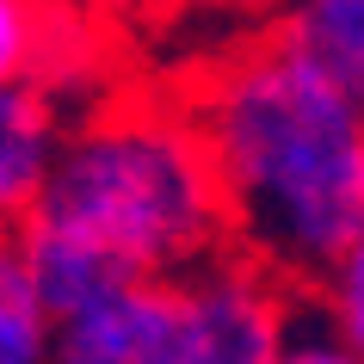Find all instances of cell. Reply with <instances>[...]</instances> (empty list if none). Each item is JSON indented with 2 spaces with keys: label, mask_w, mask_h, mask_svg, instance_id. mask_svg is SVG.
<instances>
[{
  "label": "cell",
  "mask_w": 364,
  "mask_h": 364,
  "mask_svg": "<svg viewBox=\"0 0 364 364\" xmlns=\"http://www.w3.org/2000/svg\"><path fill=\"white\" fill-rule=\"evenodd\" d=\"M210 149L229 241L296 296H321L364 235V99L272 25L173 80Z\"/></svg>",
  "instance_id": "1"
},
{
  "label": "cell",
  "mask_w": 364,
  "mask_h": 364,
  "mask_svg": "<svg viewBox=\"0 0 364 364\" xmlns=\"http://www.w3.org/2000/svg\"><path fill=\"white\" fill-rule=\"evenodd\" d=\"M25 229L75 235L136 278H192L229 259V204L179 87H112L62 130Z\"/></svg>",
  "instance_id": "2"
},
{
  "label": "cell",
  "mask_w": 364,
  "mask_h": 364,
  "mask_svg": "<svg viewBox=\"0 0 364 364\" xmlns=\"http://www.w3.org/2000/svg\"><path fill=\"white\" fill-rule=\"evenodd\" d=\"M56 364H198L192 278H130L56 321Z\"/></svg>",
  "instance_id": "3"
},
{
  "label": "cell",
  "mask_w": 364,
  "mask_h": 364,
  "mask_svg": "<svg viewBox=\"0 0 364 364\" xmlns=\"http://www.w3.org/2000/svg\"><path fill=\"white\" fill-rule=\"evenodd\" d=\"M192 296H198V364H278L290 327H296V309L309 303L241 253L192 272Z\"/></svg>",
  "instance_id": "4"
},
{
  "label": "cell",
  "mask_w": 364,
  "mask_h": 364,
  "mask_svg": "<svg viewBox=\"0 0 364 364\" xmlns=\"http://www.w3.org/2000/svg\"><path fill=\"white\" fill-rule=\"evenodd\" d=\"M105 43V19L62 13L50 0H0V87L38 80L62 99L68 80H87Z\"/></svg>",
  "instance_id": "5"
},
{
  "label": "cell",
  "mask_w": 364,
  "mask_h": 364,
  "mask_svg": "<svg viewBox=\"0 0 364 364\" xmlns=\"http://www.w3.org/2000/svg\"><path fill=\"white\" fill-rule=\"evenodd\" d=\"M68 112L38 80L0 87V235H19L43 198V179L56 167Z\"/></svg>",
  "instance_id": "6"
},
{
  "label": "cell",
  "mask_w": 364,
  "mask_h": 364,
  "mask_svg": "<svg viewBox=\"0 0 364 364\" xmlns=\"http://www.w3.org/2000/svg\"><path fill=\"white\" fill-rule=\"evenodd\" d=\"M19 241H25L31 278H38V290H43V303H50V315H56V321L80 315L87 303L112 296L117 284H130V278H136V272H124V266H117L112 253L87 247V241H75V235L19 229Z\"/></svg>",
  "instance_id": "7"
},
{
  "label": "cell",
  "mask_w": 364,
  "mask_h": 364,
  "mask_svg": "<svg viewBox=\"0 0 364 364\" xmlns=\"http://www.w3.org/2000/svg\"><path fill=\"white\" fill-rule=\"evenodd\" d=\"M0 364H56V315L19 235H0Z\"/></svg>",
  "instance_id": "8"
},
{
  "label": "cell",
  "mask_w": 364,
  "mask_h": 364,
  "mask_svg": "<svg viewBox=\"0 0 364 364\" xmlns=\"http://www.w3.org/2000/svg\"><path fill=\"white\" fill-rule=\"evenodd\" d=\"M278 31L364 99V0H290Z\"/></svg>",
  "instance_id": "9"
},
{
  "label": "cell",
  "mask_w": 364,
  "mask_h": 364,
  "mask_svg": "<svg viewBox=\"0 0 364 364\" xmlns=\"http://www.w3.org/2000/svg\"><path fill=\"white\" fill-rule=\"evenodd\" d=\"M136 19H154V25H241V31H272V25L290 13V0H130Z\"/></svg>",
  "instance_id": "10"
},
{
  "label": "cell",
  "mask_w": 364,
  "mask_h": 364,
  "mask_svg": "<svg viewBox=\"0 0 364 364\" xmlns=\"http://www.w3.org/2000/svg\"><path fill=\"white\" fill-rule=\"evenodd\" d=\"M315 303H321L327 327H333V333H340V340L364 358V235L346 247V259L333 266V278L321 284V296H315Z\"/></svg>",
  "instance_id": "11"
},
{
  "label": "cell",
  "mask_w": 364,
  "mask_h": 364,
  "mask_svg": "<svg viewBox=\"0 0 364 364\" xmlns=\"http://www.w3.org/2000/svg\"><path fill=\"white\" fill-rule=\"evenodd\" d=\"M278 364H364L352 346L327 327V315H321V303L309 296L303 309H296V327H290V340H284V352H278Z\"/></svg>",
  "instance_id": "12"
},
{
  "label": "cell",
  "mask_w": 364,
  "mask_h": 364,
  "mask_svg": "<svg viewBox=\"0 0 364 364\" xmlns=\"http://www.w3.org/2000/svg\"><path fill=\"white\" fill-rule=\"evenodd\" d=\"M62 13H87V19H117V13H130V0H50Z\"/></svg>",
  "instance_id": "13"
}]
</instances>
